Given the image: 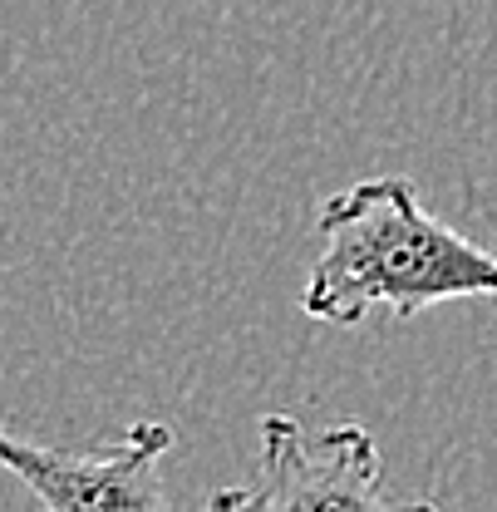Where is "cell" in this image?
Here are the masks:
<instances>
[{"mask_svg": "<svg viewBox=\"0 0 497 512\" xmlns=\"http://www.w3.org/2000/svg\"><path fill=\"white\" fill-rule=\"evenodd\" d=\"M315 232L320 256L301 296L311 320L360 325L370 311L424 316L443 301L497 296V252L438 222L409 178L389 173L335 192Z\"/></svg>", "mask_w": 497, "mask_h": 512, "instance_id": "1", "label": "cell"}, {"mask_svg": "<svg viewBox=\"0 0 497 512\" xmlns=\"http://www.w3.org/2000/svg\"><path fill=\"white\" fill-rule=\"evenodd\" d=\"M256 434L261 478L251 488H217L202 512H443L389 488L365 424L311 429L296 414H261Z\"/></svg>", "mask_w": 497, "mask_h": 512, "instance_id": "2", "label": "cell"}, {"mask_svg": "<svg viewBox=\"0 0 497 512\" xmlns=\"http://www.w3.org/2000/svg\"><path fill=\"white\" fill-rule=\"evenodd\" d=\"M168 448L173 429L158 419L89 448H45L0 429V468H10L45 512H168L158 473Z\"/></svg>", "mask_w": 497, "mask_h": 512, "instance_id": "3", "label": "cell"}]
</instances>
